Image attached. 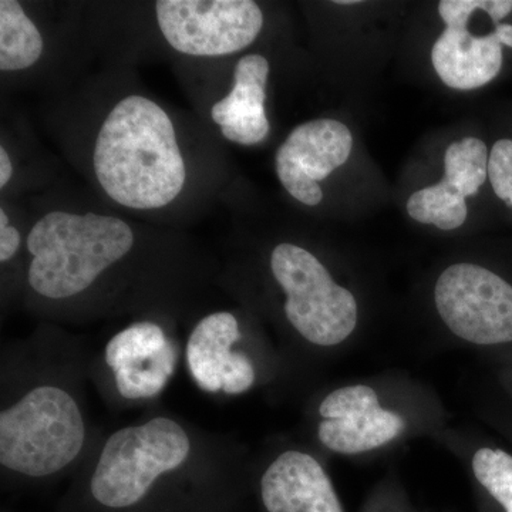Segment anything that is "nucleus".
<instances>
[{
    "instance_id": "obj_1",
    "label": "nucleus",
    "mask_w": 512,
    "mask_h": 512,
    "mask_svg": "<svg viewBox=\"0 0 512 512\" xmlns=\"http://www.w3.org/2000/svg\"><path fill=\"white\" fill-rule=\"evenodd\" d=\"M242 491L234 440L151 407L103 430L55 512H232Z\"/></svg>"
},
{
    "instance_id": "obj_2",
    "label": "nucleus",
    "mask_w": 512,
    "mask_h": 512,
    "mask_svg": "<svg viewBox=\"0 0 512 512\" xmlns=\"http://www.w3.org/2000/svg\"><path fill=\"white\" fill-rule=\"evenodd\" d=\"M92 352L83 340L42 325L0 350V477L3 488L72 478L103 430L90 419Z\"/></svg>"
},
{
    "instance_id": "obj_3",
    "label": "nucleus",
    "mask_w": 512,
    "mask_h": 512,
    "mask_svg": "<svg viewBox=\"0 0 512 512\" xmlns=\"http://www.w3.org/2000/svg\"><path fill=\"white\" fill-rule=\"evenodd\" d=\"M136 234L111 215L50 211L26 239L30 309L79 322L147 305L171 285V272L138 268Z\"/></svg>"
},
{
    "instance_id": "obj_4",
    "label": "nucleus",
    "mask_w": 512,
    "mask_h": 512,
    "mask_svg": "<svg viewBox=\"0 0 512 512\" xmlns=\"http://www.w3.org/2000/svg\"><path fill=\"white\" fill-rule=\"evenodd\" d=\"M93 170L111 201L138 211L167 207L187 181L173 120L140 94L124 97L107 114L94 143Z\"/></svg>"
},
{
    "instance_id": "obj_5",
    "label": "nucleus",
    "mask_w": 512,
    "mask_h": 512,
    "mask_svg": "<svg viewBox=\"0 0 512 512\" xmlns=\"http://www.w3.org/2000/svg\"><path fill=\"white\" fill-rule=\"evenodd\" d=\"M181 357L184 348L167 319L136 320L92 353L90 382L111 409H151L173 380Z\"/></svg>"
},
{
    "instance_id": "obj_6",
    "label": "nucleus",
    "mask_w": 512,
    "mask_h": 512,
    "mask_svg": "<svg viewBox=\"0 0 512 512\" xmlns=\"http://www.w3.org/2000/svg\"><path fill=\"white\" fill-rule=\"evenodd\" d=\"M269 268L285 293V318L303 340L330 348L352 335L357 325L355 296L333 281L312 252L284 242L272 251Z\"/></svg>"
},
{
    "instance_id": "obj_7",
    "label": "nucleus",
    "mask_w": 512,
    "mask_h": 512,
    "mask_svg": "<svg viewBox=\"0 0 512 512\" xmlns=\"http://www.w3.org/2000/svg\"><path fill=\"white\" fill-rule=\"evenodd\" d=\"M156 19L165 42L192 57L241 52L264 28V13L252 0H160Z\"/></svg>"
},
{
    "instance_id": "obj_8",
    "label": "nucleus",
    "mask_w": 512,
    "mask_h": 512,
    "mask_svg": "<svg viewBox=\"0 0 512 512\" xmlns=\"http://www.w3.org/2000/svg\"><path fill=\"white\" fill-rule=\"evenodd\" d=\"M434 301L458 338L476 345L512 342V286L490 269L451 265L437 281Z\"/></svg>"
},
{
    "instance_id": "obj_9",
    "label": "nucleus",
    "mask_w": 512,
    "mask_h": 512,
    "mask_svg": "<svg viewBox=\"0 0 512 512\" xmlns=\"http://www.w3.org/2000/svg\"><path fill=\"white\" fill-rule=\"evenodd\" d=\"M483 10L495 23L512 12V0H441L439 13L446 30L431 50V63L441 82L451 89H480L493 82L503 67V47L497 35L474 36L468 22Z\"/></svg>"
},
{
    "instance_id": "obj_10",
    "label": "nucleus",
    "mask_w": 512,
    "mask_h": 512,
    "mask_svg": "<svg viewBox=\"0 0 512 512\" xmlns=\"http://www.w3.org/2000/svg\"><path fill=\"white\" fill-rule=\"evenodd\" d=\"M244 330L231 311L207 313L197 320L184 346L188 376L201 392L237 397L258 383V367L242 348Z\"/></svg>"
},
{
    "instance_id": "obj_11",
    "label": "nucleus",
    "mask_w": 512,
    "mask_h": 512,
    "mask_svg": "<svg viewBox=\"0 0 512 512\" xmlns=\"http://www.w3.org/2000/svg\"><path fill=\"white\" fill-rule=\"evenodd\" d=\"M352 147V133L340 121H308L293 128L276 151V175L295 200L316 207L323 200L319 181L349 160Z\"/></svg>"
},
{
    "instance_id": "obj_12",
    "label": "nucleus",
    "mask_w": 512,
    "mask_h": 512,
    "mask_svg": "<svg viewBox=\"0 0 512 512\" xmlns=\"http://www.w3.org/2000/svg\"><path fill=\"white\" fill-rule=\"evenodd\" d=\"M318 439L329 450L357 454L382 447L406 429L399 414L380 407L372 387H342L319 406Z\"/></svg>"
},
{
    "instance_id": "obj_13",
    "label": "nucleus",
    "mask_w": 512,
    "mask_h": 512,
    "mask_svg": "<svg viewBox=\"0 0 512 512\" xmlns=\"http://www.w3.org/2000/svg\"><path fill=\"white\" fill-rule=\"evenodd\" d=\"M488 157L480 138L451 143L444 156L443 180L414 192L406 205L410 217L443 231L460 228L467 220L466 198L476 195L488 178Z\"/></svg>"
},
{
    "instance_id": "obj_14",
    "label": "nucleus",
    "mask_w": 512,
    "mask_h": 512,
    "mask_svg": "<svg viewBox=\"0 0 512 512\" xmlns=\"http://www.w3.org/2000/svg\"><path fill=\"white\" fill-rule=\"evenodd\" d=\"M258 493L265 512H343L328 474L305 451H284L271 461Z\"/></svg>"
},
{
    "instance_id": "obj_15",
    "label": "nucleus",
    "mask_w": 512,
    "mask_h": 512,
    "mask_svg": "<svg viewBox=\"0 0 512 512\" xmlns=\"http://www.w3.org/2000/svg\"><path fill=\"white\" fill-rule=\"evenodd\" d=\"M268 60L261 55L241 57L234 72L231 92L211 107V119L231 143L255 146L268 137L271 126L266 116Z\"/></svg>"
},
{
    "instance_id": "obj_16",
    "label": "nucleus",
    "mask_w": 512,
    "mask_h": 512,
    "mask_svg": "<svg viewBox=\"0 0 512 512\" xmlns=\"http://www.w3.org/2000/svg\"><path fill=\"white\" fill-rule=\"evenodd\" d=\"M45 40L15 0L0 2V70L20 72L39 62Z\"/></svg>"
},
{
    "instance_id": "obj_17",
    "label": "nucleus",
    "mask_w": 512,
    "mask_h": 512,
    "mask_svg": "<svg viewBox=\"0 0 512 512\" xmlns=\"http://www.w3.org/2000/svg\"><path fill=\"white\" fill-rule=\"evenodd\" d=\"M474 476L505 512H512V456L503 450L481 448L473 458Z\"/></svg>"
},
{
    "instance_id": "obj_18",
    "label": "nucleus",
    "mask_w": 512,
    "mask_h": 512,
    "mask_svg": "<svg viewBox=\"0 0 512 512\" xmlns=\"http://www.w3.org/2000/svg\"><path fill=\"white\" fill-rule=\"evenodd\" d=\"M488 178L495 195L512 207V140L494 144L488 157Z\"/></svg>"
},
{
    "instance_id": "obj_19",
    "label": "nucleus",
    "mask_w": 512,
    "mask_h": 512,
    "mask_svg": "<svg viewBox=\"0 0 512 512\" xmlns=\"http://www.w3.org/2000/svg\"><path fill=\"white\" fill-rule=\"evenodd\" d=\"M22 247V235L19 229L9 224L6 211L0 210V262L9 265L18 256Z\"/></svg>"
},
{
    "instance_id": "obj_20",
    "label": "nucleus",
    "mask_w": 512,
    "mask_h": 512,
    "mask_svg": "<svg viewBox=\"0 0 512 512\" xmlns=\"http://www.w3.org/2000/svg\"><path fill=\"white\" fill-rule=\"evenodd\" d=\"M13 177V164L5 147H0V188H5Z\"/></svg>"
},
{
    "instance_id": "obj_21",
    "label": "nucleus",
    "mask_w": 512,
    "mask_h": 512,
    "mask_svg": "<svg viewBox=\"0 0 512 512\" xmlns=\"http://www.w3.org/2000/svg\"><path fill=\"white\" fill-rule=\"evenodd\" d=\"M494 33L501 45L512 47V25H498Z\"/></svg>"
},
{
    "instance_id": "obj_22",
    "label": "nucleus",
    "mask_w": 512,
    "mask_h": 512,
    "mask_svg": "<svg viewBox=\"0 0 512 512\" xmlns=\"http://www.w3.org/2000/svg\"><path fill=\"white\" fill-rule=\"evenodd\" d=\"M336 5H357V0H338V2H335Z\"/></svg>"
},
{
    "instance_id": "obj_23",
    "label": "nucleus",
    "mask_w": 512,
    "mask_h": 512,
    "mask_svg": "<svg viewBox=\"0 0 512 512\" xmlns=\"http://www.w3.org/2000/svg\"><path fill=\"white\" fill-rule=\"evenodd\" d=\"M2 512H12V511H9V510H6V508H3Z\"/></svg>"
}]
</instances>
